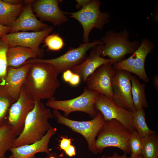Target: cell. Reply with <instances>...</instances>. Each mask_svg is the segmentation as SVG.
<instances>
[{
    "label": "cell",
    "instance_id": "6da1fadb",
    "mask_svg": "<svg viewBox=\"0 0 158 158\" xmlns=\"http://www.w3.org/2000/svg\"><path fill=\"white\" fill-rule=\"evenodd\" d=\"M30 64L22 86L26 93L35 101L52 98L60 85L58 79L59 71L46 63Z\"/></svg>",
    "mask_w": 158,
    "mask_h": 158
},
{
    "label": "cell",
    "instance_id": "7a4b0ae2",
    "mask_svg": "<svg viewBox=\"0 0 158 158\" xmlns=\"http://www.w3.org/2000/svg\"><path fill=\"white\" fill-rule=\"evenodd\" d=\"M53 117L49 108L41 100L35 101L34 108L26 117L22 132L12 147L30 144L41 140L51 126L49 120Z\"/></svg>",
    "mask_w": 158,
    "mask_h": 158
},
{
    "label": "cell",
    "instance_id": "3957f363",
    "mask_svg": "<svg viewBox=\"0 0 158 158\" xmlns=\"http://www.w3.org/2000/svg\"><path fill=\"white\" fill-rule=\"evenodd\" d=\"M131 132L122 123L115 119L105 121L95 141L97 154L102 153L106 148H117L124 153L130 154L128 140Z\"/></svg>",
    "mask_w": 158,
    "mask_h": 158
},
{
    "label": "cell",
    "instance_id": "277c9868",
    "mask_svg": "<svg viewBox=\"0 0 158 158\" xmlns=\"http://www.w3.org/2000/svg\"><path fill=\"white\" fill-rule=\"evenodd\" d=\"M130 36V33L126 29L119 32L107 31L101 39L103 43L101 56H107L109 59L118 62L125 59L126 55L133 54L140 43L137 40L130 41L128 39Z\"/></svg>",
    "mask_w": 158,
    "mask_h": 158
},
{
    "label": "cell",
    "instance_id": "5b68a950",
    "mask_svg": "<svg viewBox=\"0 0 158 158\" xmlns=\"http://www.w3.org/2000/svg\"><path fill=\"white\" fill-rule=\"evenodd\" d=\"M99 93L91 91L86 87L80 95L74 98L65 100H58L54 97L48 99L45 106L53 109L63 112L64 116L67 117L72 112L80 111L88 114L91 118L96 115L97 111L94 105Z\"/></svg>",
    "mask_w": 158,
    "mask_h": 158
},
{
    "label": "cell",
    "instance_id": "8992f818",
    "mask_svg": "<svg viewBox=\"0 0 158 158\" xmlns=\"http://www.w3.org/2000/svg\"><path fill=\"white\" fill-rule=\"evenodd\" d=\"M52 114L57 123L65 125L73 131L81 135L87 141L89 150L97 154L95 146L96 138L105 122L104 116L100 111H97L95 116L92 119L85 121L69 119L56 109H53Z\"/></svg>",
    "mask_w": 158,
    "mask_h": 158
},
{
    "label": "cell",
    "instance_id": "52a82bcc",
    "mask_svg": "<svg viewBox=\"0 0 158 158\" xmlns=\"http://www.w3.org/2000/svg\"><path fill=\"white\" fill-rule=\"evenodd\" d=\"M101 1L92 0L89 4L75 12L67 13L70 18L77 20L83 29V40L84 43L89 42L90 33L93 28L102 30L104 25L109 23L111 15L106 12H101Z\"/></svg>",
    "mask_w": 158,
    "mask_h": 158
},
{
    "label": "cell",
    "instance_id": "ba28073f",
    "mask_svg": "<svg viewBox=\"0 0 158 158\" xmlns=\"http://www.w3.org/2000/svg\"><path fill=\"white\" fill-rule=\"evenodd\" d=\"M102 44L101 40L83 43L77 47L69 48L64 54L57 57L50 59H30L27 61L23 65L35 63H45L54 66L59 73H63L83 63L87 57L88 50L95 46Z\"/></svg>",
    "mask_w": 158,
    "mask_h": 158
},
{
    "label": "cell",
    "instance_id": "9c48e42d",
    "mask_svg": "<svg viewBox=\"0 0 158 158\" xmlns=\"http://www.w3.org/2000/svg\"><path fill=\"white\" fill-rule=\"evenodd\" d=\"M154 44L150 39H143L137 49L128 58L113 64L115 70H122L133 73L145 83L150 79L145 70V63L147 56L155 47Z\"/></svg>",
    "mask_w": 158,
    "mask_h": 158
},
{
    "label": "cell",
    "instance_id": "30bf717a",
    "mask_svg": "<svg viewBox=\"0 0 158 158\" xmlns=\"http://www.w3.org/2000/svg\"><path fill=\"white\" fill-rule=\"evenodd\" d=\"M52 26L39 32H18L5 34L1 38L8 48L21 46L33 50L39 58L44 55V50L40 47V44L45 38L53 31Z\"/></svg>",
    "mask_w": 158,
    "mask_h": 158
},
{
    "label": "cell",
    "instance_id": "8fae6325",
    "mask_svg": "<svg viewBox=\"0 0 158 158\" xmlns=\"http://www.w3.org/2000/svg\"><path fill=\"white\" fill-rule=\"evenodd\" d=\"M131 73L122 70H115L111 80L112 100L126 109L133 112L134 108L131 93Z\"/></svg>",
    "mask_w": 158,
    "mask_h": 158
},
{
    "label": "cell",
    "instance_id": "7c38bea8",
    "mask_svg": "<svg viewBox=\"0 0 158 158\" xmlns=\"http://www.w3.org/2000/svg\"><path fill=\"white\" fill-rule=\"evenodd\" d=\"M94 107L96 111L102 113L105 121L115 119L122 123L131 132L135 130L133 122V112L118 105L105 95L99 93Z\"/></svg>",
    "mask_w": 158,
    "mask_h": 158
},
{
    "label": "cell",
    "instance_id": "4fadbf2b",
    "mask_svg": "<svg viewBox=\"0 0 158 158\" xmlns=\"http://www.w3.org/2000/svg\"><path fill=\"white\" fill-rule=\"evenodd\" d=\"M113 64L107 63L99 66L88 77L85 83L88 89L98 92L111 100V80L115 71L113 67Z\"/></svg>",
    "mask_w": 158,
    "mask_h": 158
},
{
    "label": "cell",
    "instance_id": "5bb4252c",
    "mask_svg": "<svg viewBox=\"0 0 158 158\" xmlns=\"http://www.w3.org/2000/svg\"><path fill=\"white\" fill-rule=\"evenodd\" d=\"M35 101L28 96L22 86L18 99L9 109L8 117V122L17 136L22 132L26 117L34 108Z\"/></svg>",
    "mask_w": 158,
    "mask_h": 158
},
{
    "label": "cell",
    "instance_id": "9a60e30c",
    "mask_svg": "<svg viewBox=\"0 0 158 158\" xmlns=\"http://www.w3.org/2000/svg\"><path fill=\"white\" fill-rule=\"evenodd\" d=\"M58 0H34L32 9L41 22H48L55 26H60L67 22V13L61 10Z\"/></svg>",
    "mask_w": 158,
    "mask_h": 158
},
{
    "label": "cell",
    "instance_id": "2e32d148",
    "mask_svg": "<svg viewBox=\"0 0 158 158\" xmlns=\"http://www.w3.org/2000/svg\"><path fill=\"white\" fill-rule=\"evenodd\" d=\"M34 0H25V4L16 20L11 27L9 33L18 32H39L49 26L38 20L34 14L32 4Z\"/></svg>",
    "mask_w": 158,
    "mask_h": 158
},
{
    "label": "cell",
    "instance_id": "e0dca14e",
    "mask_svg": "<svg viewBox=\"0 0 158 158\" xmlns=\"http://www.w3.org/2000/svg\"><path fill=\"white\" fill-rule=\"evenodd\" d=\"M103 43L95 46L89 51V54L85 60L80 64L71 70L73 73L78 75L83 83H85L88 77L99 66L106 63L117 62L115 61L105 59L101 56Z\"/></svg>",
    "mask_w": 158,
    "mask_h": 158
},
{
    "label": "cell",
    "instance_id": "ac0fdd59",
    "mask_svg": "<svg viewBox=\"0 0 158 158\" xmlns=\"http://www.w3.org/2000/svg\"><path fill=\"white\" fill-rule=\"evenodd\" d=\"M57 129L51 126L45 135L40 140L33 143L16 147H11L9 150L13 158H35L37 153H51L48 145L51 137L56 133Z\"/></svg>",
    "mask_w": 158,
    "mask_h": 158
},
{
    "label": "cell",
    "instance_id": "d6986e66",
    "mask_svg": "<svg viewBox=\"0 0 158 158\" xmlns=\"http://www.w3.org/2000/svg\"><path fill=\"white\" fill-rule=\"evenodd\" d=\"M30 65L28 64L18 68L8 67L5 85L9 96L15 102L19 98Z\"/></svg>",
    "mask_w": 158,
    "mask_h": 158
},
{
    "label": "cell",
    "instance_id": "ffe728a7",
    "mask_svg": "<svg viewBox=\"0 0 158 158\" xmlns=\"http://www.w3.org/2000/svg\"><path fill=\"white\" fill-rule=\"evenodd\" d=\"M8 66L18 68L30 59L37 58V56L32 49L21 46L9 47L7 51Z\"/></svg>",
    "mask_w": 158,
    "mask_h": 158
},
{
    "label": "cell",
    "instance_id": "44dd1931",
    "mask_svg": "<svg viewBox=\"0 0 158 158\" xmlns=\"http://www.w3.org/2000/svg\"><path fill=\"white\" fill-rule=\"evenodd\" d=\"M24 4L12 5L0 0V24L11 27L23 11Z\"/></svg>",
    "mask_w": 158,
    "mask_h": 158
},
{
    "label": "cell",
    "instance_id": "7402d4cb",
    "mask_svg": "<svg viewBox=\"0 0 158 158\" xmlns=\"http://www.w3.org/2000/svg\"><path fill=\"white\" fill-rule=\"evenodd\" d=\"M130 79L131 93L135 110L148 108V104L145 92V84L140 83L139 79L135 75H131Z\"/></svg>",
    "mask_w": 158,
    "mask_h": 158
},
{
    "label": "cell",
    "instance_id": "603a6c76",
    "mask_svg": "<svg viewBox=\"0 0 158 158\" xmlns=\"http://www.w3.org/2000/svg\"><path fill=\"white\" fill-rule=\"evenodd\" d=\"M17 137L14 129L8 121L0 127V158H5L6 152L12 147Z\"/></svg>",
    "mask_w": 158,
    "mask_h": 158
},
{
    "label": "cell",
    "instance_id": "cb8c5ba5",
    "mask_svg": "<svg viewBox=\"0 0 158 158\" xmlns=\"http://www.w3.org/2000/svg\"><path fill=\"white\" fill-rule=\"evenodd\" d=\"M143 158H158V136L156 134L148 135L142 138Z\"/></svg>",
    "mask_w": 158,
    "mask_h": 158
},
{
    "label": "cell",
    "instance_id": "d4e9b609",
    "mask_svg": "<svg viewBox=\"0 0 158 158\" xmlns=\"http://www.w3.org/2000/svg\"><path fill=\"white\" fill-rule=\"evenodd\" d=\"M133 112V122L134 126L141 138L151 134L156 133L150 129L145 121V114L144 109L135 110Z\"/></svg>",
    "mask_w": 158,
    "mask_h": 158
},
{
    "label": "cell",
    "instance_id": "484cf974",
    "mask_svg": "<svg viewBox=\"0 0 158 158\" xmlns=\"http://www.w3.org/2000/svg\"><path fill=\"white\" fill-rule=\"evenodd\" d=\"M15 102L9 96L6 88L0 94V127L8 121L9 109Z\"/></svg>",
    "mask_w": 158,
    "mask_h": 158
},
{
    "label": "cell",
    "instance_id": "4316f807",
    "mask_svg": "<svg viewBox=\"0 0 158 158\" xmlns=\"http://www.w3.org/2000/svg\"><path fill=\"white\" fill-rule=\"evenodd\" d=\"M128 143L131 154H141L142 149V140L136 130L131 132Z\"/></svg>",
    "mask_w": 158,
    "mask_h": 158
},
{
    "label": "cell",
    "instance_id": "83f0119b",
    "mask_svg": "<svg viewBox=\"0 0 158 158\" xmlns=\"http://www.w3.org/2000/svg\"><path fill=\"white\" fill-rule=\"evenodd\" d=\"M44 41L45 45L51 51H59L63 48L65 45L63 38L56 34L48 35Z\"/></svg>",
    "mask_w": 158,
    "mask_h": 158
},
{
    "label": "cell",
    "instance_id": "f1b7e54d",
    "mask_svg": "<svg viewBox=\"0 0 158 158\" xmlns=\"http://www.w3.org/2000/svg\"><path fill=\"white\" fill-rule=\"evenodd\" d=\"M71 138L66 137L62 138L59 145L60 149L64 151L71 145Z\"/></svg>",
    "mask_w": 158,
    "mask_h": 158
},
{
    "label": "cell",
    "instance_id": "f546056e",
    "mask_svg": "<svg viewBox=\"0 0 158 158\" xmlns=\"http://www.w3.org/2000/svg\"><path fill=\"white\" fill-rule=\"evenodd\" d=\"M80 80V76L77 74L73 73L69 83L72 86H77L79 84Z\"/></svg>",
    "mask_w": 158,
    "mask_h": 158
},
{
    "label": "cell",
    "instance_id": "4dcf8cb0",
    "mask_svg": "<svg viewBox=\"0 0 158 158\" xmlns=\"http://www.w3.org/2000/svg\"><path fill=\"white\" fill-rule=\"evenodd\" d=\"M73 73L71 70H67L63 73L62 77L64 80L69 83L71 79Z\"/></svg>",
    "mask_w": 158,
    "mask_h": 158
},
{
    "label": "cell",
    "instance_id": "1f68e13d",
    "mask_svg": "<svg viewBox=\"0 0 158 158\" xmlns=\"http://www.w3.org/2000/svg\"><path fill=\"white\" fill-rule=\"evenodd\" d=\"M92 0H76L77 4L76 5V9L80 10L83 7L90 3Z\"/></svg>",
    "mask_w": 158,
    "mask_h": 158
},
{
    "label": "cell",
    "instance_id": "d6a6232c",
    "mask_svg": "<svg viewBox=\"0 0 158 158\" xmlns=\"http://www.w3.org/2000/svg\"><path fill=\"white\" fill-rule=\"evenodd\" d=\"M66 155L69 157H72L76 154L75 149V147L72 145L70 146L64 151Z\"/></svg>",
    "mask_w": 158,
    "mask_h": 158
},
{
    "label": "cell",
    "instance_id": "836d02e7",
    "mask_svg": "<svg viewBox=\"0 0 158 158\" xmlns=\"http://www.w3.org/2000/svg\"><path fill=\"white\" fill-rule=\"evenodd\" d=\"M11 27L0 24V38L4 35L9 33Z\"/></svg>",
    "mask_w": 158,
    "mask_h": 158
},
{
    "label": "cell",
    "instance_id": "e575fe53",
    "mask_svg": "<svg viewBox=\"0 0 158 158\" xmlns=\"http://www.w3.org/2000/svg\"><path fill=\"white\" fill-rule=\"evenodd\" d=\"M101 158H130V157H128L126 154L124 153L123 155H120L117 152H115L111 156H106V155H104L102 156Z\"/></svg>",
    "mask_w": 158,
    "mask_h": 158
},
{
    "label": "cell",
    "instance_id": "d590c367",
    "mask_svg": "<svg viewBox=\"0 0 158 158\" xmlns=\"http://www.w3.org/2000/svg\"><path fill=\"white\" fill-rule=\"evenodd\" d=\"M4 1L12 5H18L24 3V1L21 0H3Z\"/></svg>",
    "mask_w": 158,
    "mask_h": 158
},
{
    "label": "cell",
    "instance_id": "8d00e7d4",
    "mask_svg": "<svg viewBox=\"0 0 158 158\" xmlns=\"http://www.w3.org/2000/svg\"><path fill=\"white\" fill-rule=\"evenodd\" d=\"M153 84L155 89L158 90V76L156 75L153 77Z\"/></svg>",
    "mask_w": 158,
    "mask_h": 158
},
{
    "label": "cell",
    "instance_id": "74e56055",
    "mask_svg": "<svg viewBox=\"0 0 158 158\" xmlns=\"http://www.w3.org/2000/svg\"><path fill=\"white\" fill-rule=\"evenodd\" d=\"M130 158H143L142 154H131Z\"/></svg>",
    "mask_w": 158,
    "mask_h": 158
},
{
    "label": "cell",
    "instance_id": "f35d334b",
    "mask_svg": "<svg viewBox=\"0 0 158 158\" xmlns=\"http://www.w3.org/2000/svg\"><path fill=\"white\" fill-rule=\"evenodd\" d=\"M44 158H56V157L55 154L51 153L50 154L48 155L46 157ZM100 158H101V157Z\"/></svg>",
    "mask_w": 158,
    "mask_h": 158
},
{
    "label": "cell",
    "instance_id": "ab89813d",
    "mask_svg": "<svg viewBox=\"0 0 158 158\" xmlns=\"http://www.w3.org/2000/svg\"><path fill=\"white\" fill-rule=\"evenodd\" d=\"M8 158H13V157L12 154Z\"/></svg>",
    "mask_w": 158,
    "mask_h": 158
}]
</instances>
